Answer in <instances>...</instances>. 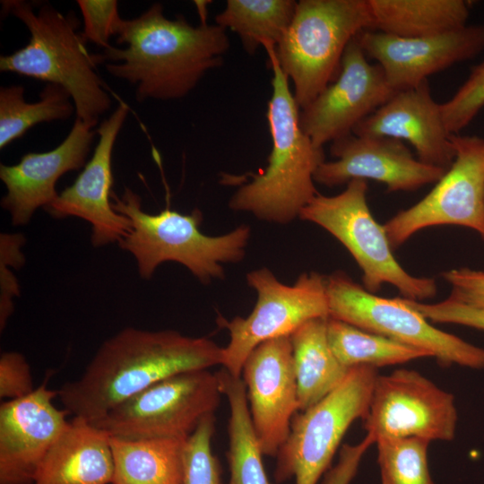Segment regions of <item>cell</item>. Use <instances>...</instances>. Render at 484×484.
I'll return each mask as SVG.
<instances>
[{"label":"cell","instance_id":"1","mask_svg":"<svg viewBox=\"0 0 484 484\" xmlns=\"http://www.w3.org/2000/svg\"><path fill=\"white\" fill-rule=\"evenodd\" d=\"M224 348L174 330L126 327L106 340L76 379L57 391L64 409L94 423L129 397L167 377L221 365Z\"/></svg>","mask_w":484,"mask_h":484},{"label":"cell","instance_id":"2","mask_svg":"<svg viewBox=\"0 0 484 484\" xmlns=\"http://www.w3.org/2000/svg\"><path fill=\"white\" fill-rule=\"evenodd\" d=\"M117 43L100 54L107 71L135 86L138 102L171 100L186 96L207 72L223 64L229 48L227 30L205 21L198 26L185 17L168 19L161 4H153L140 16L120 19Z\"/></svg>","mask_w":484,"mask_h":484},{"label":"cell","instance_id":"3","mask_svg":"<svg viewBox=\"0 0 484 484\" xmlns=\"http://www.w3.org/2000/svg\"><path fill=\"white\" fill-rule=\"evenodd\" d=\"M273 50H267L272 71L266 113L272 138L268 165L231 196L229 207L261 220L287 224L318 194L314 176L325 160L324 148L315 146L300 126V108Z\"/></svg>","mask_w":484,"mask_h":484},{"label":"cell","instance_id":"4","mask_svg":"<svg viewBox=\"0 0 484 484\" xmlns=\"http://www.w3.org/2000/svg\"><path fill=\"white\" fill-rule=\"evenodd\" d=\"M2 13L21 20L30 31L29 43L0 56V71L15 73L47 83L57 84L71 95L76 118L96 125L108 110L111 99L96 73L100 54H91L79 31L80 21L73 12L65 15L50 4L38 13L23 0L1 2Z\"/></svg>","mask_w":484,"mask_h":484},{"label":"cell","instance_id":"5","mask_svg":"<svg viewBox=\"0 0 484 484\" xmlns=\"http://www.w3.org/2000/svg\"><path fill=\"white\" fill-rule=\"evenodd\" d=\"M113 209L128 218L129 233L119 246L136 260L143 279H150L156 268L165 262L186 267L203 284L225 277L224 264L242 261L251 237V228L242 224L220 236L201 232L203 214L194 209L182 214L166 208L157 214L143 210L142 198L125 187L123 194H111Z\"/></svg>","mask_w":484,"mask_h":484},{"label":"cell","instance_id":"6","mask_svg":"<svg viewBox=\"0 0 484 484\" xmlns=\"http://www.w3.org/2000/svg\"><path fill=\"white\" fill-rule=\"evenodd\" d=\"M371 29L368 0L297 3L292 22L273 53L293 83V96L300 109L337 77L350 42Z\"/></svg>","mask_w":484,"mask_h":484},{"label":"cell","instance_id":"7","mask_svg":"<svg viewBox=\"0 0 484 484\" xmlns=\"http://www.w3.org/2000/svg\"><path fill=\"white\" fill-rule=\"evenodd\" d=\"M367 180L353 179L340 194L319 193L301 210L298 218L324 229L350 253L362 271L363 287L376 293L385 283L402 298L422 301L437 293L434 278L410 274L395 259L384 225L374 218L367 204Z\"/></svg>","mask_w":484,"mask_h":484},{"label":"cell","instance_id":"8","mask_svg":"<svg viewBox=\"0 0 484 484\" xmlns=\"http://www.w3.org/2000/svg\"><path fill=\"white\" fill-rule=\"evenodd\" d=\"M377 375L376 367H353L337 388L294 415L290 434L275 456L277 483L293 478L295 484H317L350 426L365 417Z\"/></svg>","mask_w":484,"mask_h":484},{"label":"cell","instance_id":"9","mask_svg":"<svg viewBox=\"0 0 484 484\" xmlns=\"http://www.w3.org/2000/svg\"><path fill=\"white\" fill-rule=\"evenodd\" d=\"M329 317L420 350L444 365L484 369V348L433 326L402 298L367 291L346 272L326 276Z\"/></svg>","mask_w":484,"mask_h":484},{"label":"cell","instance_id":"10","mask_svg":"<svg viewBox=\"0 0 484 484\" xmlns=\"http://www.w3.org/2000/svg\"><path fill=\"white\" fill-rule=\"evenodd\" d=\"M246 282L257 293L254 309L246 317L217 318L229 334L224 348L223 368L240 377L245 360L259 344L290 336L305 323L329 317L326 276L317 272L301 273L292 285L281 282L265 267L246 274Z\"/></svg>","mask_w":484,"mask_h":484},{"label":"cell","instance_id":"11","mask_svg":"<svg viewBox=\"0 0 484 484\" xmlns=\"http://www.w3.org/2000/svg\"><path fill=\"white\" fill-rule=\"evenodd\" d=\"M221 395L216 373L186 371L129 397L92 424L110 436L186 440L214 413Z\"/></svg>","mask_w":484,"mask_h":484},{"label":"cell","instance_id":"12","mask_svg":"<svg viewBox=\"0 0 484 484\" xmlns=\"http://www.w3.org/2000/svg\"><path fill=\"white\" fill-rule=\"evenodd\" d=\"M451 139L452 166L426 196L384 224L393 250L418 231L439 225L469 228L484 240V138L451 134Z\"/></svg>","mask_w":484,"mask_h":484},{"label":"cell","instance_id":"13","mask_svg":"<svg viewBox=\"0 0 484 484\" xmlns=\"http://www.w3.org/2000/svg\"><path fill=\"white\" fill-rule=\"evenodd\" d=\"M362 420L375 444L404 437L450 441L455 436L458 413L452 393L418 371L399 368L377 375Z\"/></svg>","mask_w":484,"mask_h":484},{"label":"cell","instance_id":"14","mask_svg":"<svg viewBox=\"0 0 484 484\" xmlns=\"http://www.w3.org/2000/svg\"><path fill=\"white\" fill-rule=\"evenodd\" d=\"M395 92L380 65L368 62L358 34L344 52L337 77L300 109V126L315 146L324 148L352 134Z\"/></svg>","mask_w":484,"mask_h":484},{"label":"cell","instance_id":"15","mask_svg":"<svg viewBox=\"0 0 484 484\" xmlns=\"http://www.w3.org/2000/svg\"><path fill=\"white\" fill-rule=\"evenodd\" d=\"M130 111L120 102L97 128L99 140L90 160L74 182L65 187L44 210L55 219L77 217L91 225L95 247L119 242L131 229L127 217L112 207V151L117 137Z\"/></svg>","mask_w":484,"mask_h":484},{"label":"cell","instance_id":"16","mask_svg":"<svg viewBox=\"0 0 484 484\" xmlns=\"http://www.w3.org/2000/svg\"><path fill=\"white\" fill-rule=\"evenodd\" d=\"M359 40L367 58L377 62L394 91L415 87L428 77L484 50V24H467L446 33L402 38L366 30Z\"/></svg>","mask_w":484,"mask_h":484},{"label":"cell","instance_id":"17","mask_svg":"<svg viewBox=\"0 0 484 484\" xmlns=\"http://www.w3.org/2000/svg\"><path fill=\"white\" fill-rule=\"evenodd\" d=\"M241 377L263 454L275 457L298 411L290 336L266 341L255 347L243 364Z\"/></svg>","mask_w":484,"mask_h":484},{"label":"cell","instance_id":"18","mask_svg":"<svg viewBox=\"0 0 484 484\" xmlns=\"http://www.w3.org/2000/svg\"><path fill=\"white\" fill-rule=\"evenodd\" d=\"M331 154L335 160L324 161L314 176L329 187L373 179L388 192H411L436 184L446 171L422 163L404 142L386 136L350 134L332 143Z\"/></svg>","mask_w":484,"mask_h":484},{"label":"cell","instance_id":"19","mask_svg":"<svg viewBox=\"0 0 484 484\" xmlns=\"http://www.w3.org/2000/svg\"><path fill=\"white\" fill-rule=\"evenodd\" d=\"M40 386L0 406V484H33L48 453L66 428L68 412L53 403L57 391Z\"/></svg>","mask_w":484,"mask_h":484},{"label":"cell","instance_id":"20","mask_svg":"<svg viewBox=\"0 0 484 484\" xmlns=\"http://www.w3.org/2000/svg\"><path fill=\"white\" fill-rule=\"evenodd\" d=\"M95 125L78 118L65 140L45 152H29L13 165H0V179L6 188L1 206L12 224L26 225L39 207L46 208L58 195L57 180L86 164L96 132Z\"/></svg>","mask_w":484,"mask_h":484},{"label":"cell","instance_id":"21","mask_svg":"<svg viewBox=\"0 0 484 484\" xmlns=\"http://www.w3.org/2000/svg\"><path fill=\"white\" fill-rule=\"evenodd\" d=\"M357 135H376L408 142L417 159L427 165L447 170L455 150L428 81L396 91L384 105L354 128Z\"/></svg>","mask_w":484,"mask_h":484},{"label":"cell","instance_id":"22","mask_svg":"<svg viewBox=\"0 0 484 484\" xmlns=\"http://www.w3.org/2000/svg\"><path fill=\"white\" fill-rule=\"evenodd\" d=\"M109 435L73 417L45 457L33 484H112Z\"/></svg>","mask_w":484,"mask_h":484},{"label":"cell","instance_id":"23","mask_svg":"<svg viewBox=\"0 0 484 484\" xmlns=\"http://www.w3.org/2000/svg\"><path fill=\"white\" fill-rule=\"evenodd\" d=\"M368 4L372 29L402 38L461 29L467 25L471 7L465 0H368Z\"/></svg>","mask_w":484,"mask_h":484},{"label":"cell","instance_id":"24","mask_svg":"<svg viewBox=\"0 0 484 484\" xmlns=\"http://www.w3.org/2000/svg\"><path fill=\"white\" fill-rule=\"evenodd\" d=\"M327 318L312 319L290 335L299 411L337 388L350 369L340 363L329 345Z\"/></svg>","mask_w":484,"mask_h":484},{"label":"cell","instance_id":"25","mask_svg":"<svg viewBox=\"0 0 484 484\" xmlns=\"http://www.w3.org/2000/svg\"><path fill=\"white\" fill-rule=\"evenodd\" d=\"M184 442L109 436L114 462L112 484H182Z\"/></svg>","mask_w":484,"mask_h":484},{"label":"cell","instance_id":"26","mask_svg":"<svg viewBox=\"0 0 484 484\" xmlns=\"http://www.w3.org/2000/svg\"><path fill=\"white\" fill-rule=\"evenodd\" d=\"M216 376L230 411L227 453L229 484H272L264 470V454L253 426L242 377L232 376L225 368L216 372Z\"/></svg>","mask_w":484,"mask_h":484},{"label":"cell","instance_id":"27","mask_svg":"<svg viewBox=\"0 0 484 484\" xmlns=\"http://www.w3.org/2000/svg\"><path fill=\"white\" fill-rule=\"evenodd\" d=\"M294 0H228L216 15L219 26L234 31L249 55L263 46L275 49L289 29L297 6Z\"/></svg>","mask_w":484,"mask_h":484},{"label":"cell","instance_id":"28","mask_svg":"<svg viewBox=\"0 0 484 484\" xmlns=\"http://www.w3.org/2000/svg\"><path fill=\"white\" fill-rule=\"evenodd\" d=\"M326 333L333 354L347 368H377L429 357L420 350L332 317L327 318Z\"/></svg>","mask_w":484,"mask_h":484},{"label":"cell","instance_id":"29","mask_svg":"<svg viewBox=\"0 0 484 484\" xmlns=\"http://www.w3.org/2000/svg\"><path fill=\"white\" fill-rule=\"evenodd\" d=\"M39 100L29 103L21 85L0 89V149L21 138L41 122L65 120L75 110L71 95L57 84L47 83Z\"/></svg>","mask_w":484,"mask_h":484},{"label":"cell","instance_id":"30","mask_svg":"<svg viewBox=\"0 0 484 484\" xmlns=\"http://www.w3.org/2000/svg\"><path fill=\"white\" fill-rule=\"evenodd\" d=\"M429 443L420 437L377 441L382 484H435L428 461Z\"/></svg>","mask_w":484,"mask_h":484},{"label":"cell","instance_id":"31","mask_svg":"<svg viewBox=\"0 0 484 484\" xmlns=\"http://www.w3.org/2000/svg\"><path fill=\"white\" fill-rule=\"evenodd\" d=\"M215 417L205 416L185 440L182 449V484H222L220 465L212 449Z\"/></svg>","mask_w":484,"mask_h":484},{"label":"cell","instance_id":"32","mask_svg":"<svg viewBox=\"0 0 484 484\" xmlns=\"http://www.w3.org/2000/svg\"><path fill=\"white\" fill-rule=\"evenodd\" d=\"M484 108V60L473 67L465 82L447 101L441 104L445 127L459 134Z\"/></svg>","mask_w":484,"mask_h":484},{"label":"cell","instance_id":"33","mask_svg":"<svg viewBox=\"0 0 484 484\" xmlns=\"http://www.w3.org/2000/svg\"><path fill=\"white\" fill-rule=\"evenodd\" d=\"M22 233H1L0 235V331L4 330L13 313V300L20 295V284L13 270L22 267L25 256L22 247L25 244Z\"/></svg>","mask_w":484,"mask_h":484},{"label":"cell","instance_id":"34","mask_svg":"<svg viewBox=\"0 0 484 484\" xmlns=\"http://www.w3.org/2000/svg\"><path fill=\"white\" fill-rule=\"evenodd\" d=\"M77 4L83 17V30L81 33L84 40L104 49L109 48V38L115 35L117 24L121 19L117 1L78 0Z\"/></svg>","mask_w":484,"mask_h":484},{"label":"cell","instance_id":"35","mask_svg":"<svg viewBox=\"0 0 484 484\" xmlns=\"http://www.w3.org/2000/svg\"><path fill=\"white\" fill-rule=\"evenodd\" d=\"M404 300L428 321L461 324L484 331V308L468 306L449 298L437 303Z\"/></svg>","mask_w":484,"mask_h":484},{"label":"cell","instance_id":"36","mask_svg":"<svg viewBox=\"0 0 484 484\" xmlns=\"http://www.w3.org/2000/svg\"><path fill=\"white\" fill-rule=\"evenodd\" d=\"M35 390L30 365L17 351H4L0 356V397L14 400Z\"/></svg>","mask_w":484,"mask_h":484},{"label":"cell","instance_id":"37","mask_svg":"<svg viewBox=\"0 0 484 484\" xmlns=\"http://www.w3.org/2000/svg\"><path fill=\"white\" fill-rule=\"evenodd\" d=\"M451 286L449 298L475 307L484 308V271L468 267L442 272Z\"/></svg>","mask_w":484,"mask_h":484},{"label":"cell","instance_id":"38","mask_svg":"<svg viewBox=\"0 0 484 484\" xmlns=\"http://www.w3.org/2000/svg\"><path fill=\"white\" fill-rule=\"evenodd\" d=\"M373 444L374 439L366 435L358 444L342 445L337 463L327 471L323 484H350L357 474L363 455Z\"/></svg>","mask_w":484,"mask_h":484}]
</instances>
